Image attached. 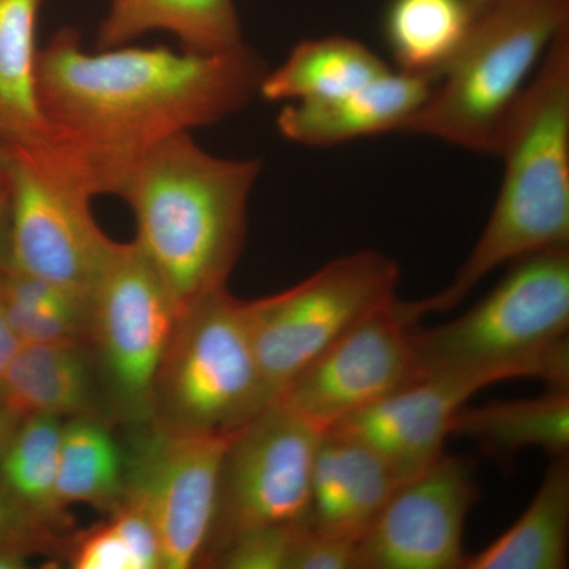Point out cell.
<instances>
[{"label": "cell", "mask_w": 569, "mask_h": 569, "mask_svg": "<svg viewBox=\"0 0 569 569\" xmlns=\"http://www.w3.org/2000/svg\"><path fill=\"white\" fill-rule=\"evenodd\" d=\"M268 66L242 43L220 52L123 47L89 52L62 28L37 59V99L52 152L96 197H118L159 142L241 111Z\"/></svg>", "instance_id": "1"}, {"label": "cell", "mask_w": 569, "mask_h": 569, "mask_svg": "<svg viewBox=\"0 0 569 569\" xmlns=\"http://www.w3.org/2000/svg\"><path fill=\"white\" fill-rule=\"evenodd\" d=\"M260 159H223L193 141L168 138L134 164L118 197L133 211L134 244L181 317L227 288L247 234L250 194Z\"/></svg>", "instance_id": "2"}, {"label": "cell", "mask_w": 569, "mask_h": 569, "mask_svg": "<svg viewBox=\"0 0 569 569\" xmlns=\"http://www.w3.org/2000/svg\"><path fill=\"white\" fill-rule=\"evenodd\" d=\"M496 156L503 176L485 230L448 287L403 301L411 323L455 309L500 266L569 247V26L519 97Z\"/></svg>", "instance_id": "3"}, {"label": "cell", "mask_w": 569, "mask_h": 569, "mask_svg": "<svg viewBox=\"0 0 569 569\" xmlns=\"http://www.w3.org/2000/svg\"><path fill=\"white\" fill-rule=\"evenodd\" d=\"M568 329L569 247L529 254L462 316L411 328L419 380L477 370L569 389Z\"/></svg>", "instance_id": "4"}, {"label": "cell", "mask_w": 569, "mask_h": 569, "mask_svg": "<svg viewBox=\"0 0 569 569\" xmlns=\"http://www.w3.org/2000/svg\"><path fill=\"white\" fill-rule=\"evenodd\" d=\"M568 26L569 0H497L479 11L426 102L399 133L496 156L509 114Z\"/></svg>", "instance_id": "5"}, {"label": "cell", "mask_w": 569, "mask_h": 569, "mask_svg": "<svg viewBox=\"0 0 569 569\" xmlns=\"http://www.w3.org/2000/svg\"><path fill=\"white\" fill-rule=\"evenodd\" d=\"M269 406L250 301L224 288L183 312L157 380L151 422L178 432L233 433Z\"/></svg>", "instance_id": "6"}, {"label": "cell", "mask_w": 569, "mask_h": 569, "mask_svg": "<svg viewBox=\"0 0 569 569\" xmlns=\"http://www.w3.org/2000/svg\"><path fill=\"white\" fill-rule=\"evenodd\" d=\"M11 176V223L7 268L39 277L91 299L118 242L100 230L96 198L47 142L3 149Z\"/></svg>", "instance_id": "7"}, {"label": "cell", "mask_w": 569, "mask_h": 569, "mask_svg": "<svg viewBox=\"0 0 569 569\" xmlns=\"http://www.w3.org/2000/svg\"><path fill=\"white\" fill-rule=\"evenodd\" d=\"M400 271L387 254L337 258L282 293L250 301L254 353L269 403L373 309L397 296Z\"/></svg>", "instance_id": "8"}, {"label": "cell", "mask_w": 569, "mask_h": 569, "mask_svg": "<svg viewBox=\"0 0 569 569\" xmlns=\"http://www.w3.org/2000/svg\"><path fill=\"white\" fill-rule=\"evenodd\" d=\"M179 316L173 299L133 242H118L89 299L88 339L104 391L126 421L148 425L157 380Z\"/></svg>", "instance_id": "9"}, {"label": "cell", "mask_w": 569, "mask_h": 569, "mask_svg": "<svg viewBox=\"0 0 569 569\" xmlns=\"http://www.w3.org/2000/svg\"><path fill=\"white\" fill-rule=\"evenodd\" d=\"M323 436L325 430L280 402L236 432L223 459L204 561L242 531L307 526L313 460Z\"/></svg>", "instance_id": "10"}, {"label": "cell", "mask_w": 569, "mask_h": 569, "mask_svg": "<svg viewBox=\"0 0 569 569\" xmlns=\"http://www.w3.org/2000/svg\"><path fill=\"white\" fill-rule=\"evenodd\" d=\"M151 425L126 458L123 498L152 519L163 569L193 568L211 545L223 459L236 432H178Z\"/></svg>", "instance_id": "11"}, {"label": "cell", "mask_w": 569, "mask_h": 569, "mask_svg": "<svg viewBox=\"0 0 569 569\" xmlns=\"http://www.w3.org/2000/svg\"><path fill=\"white\" fill-rule=\"evenodd\" d=\"M413 323L397 296L373 309L307 367L276 402L321 430L419 380Z\"/></svg>", "instance_id": "12"}, {"label": "cell", "mask_w": 569, "mask_h": 569, "mask_svg": "<svg viewBox=\"0 0 569 569\" xmlns=\"http://www.w3.org/2000/svg\"><path fill=\"white\" fill-rule=\"evenodd\" d=\"M479 498L473 466L445 452L400 482L358 542V569H463V530Z\"/></svg>", "instance_id": "13"}, {"label": "cell", "mask_w": 569, "mask_h": 569, "mask_svg": "<svg viewBox=\"0 0 569 569\" xmlns=\"http://www.w3.org/2000/svg\"><path fill=\"white\" fill-rule=\"evenodd\" d=\"M492 372H445L413 381L326 432L361 441L391 467L400 482L445 455L456 415L470 397L498 383Z\"/></svg>", "instance_id": "14"}, {"label": "cell", "mask_w": 569, "mask_h": 569, "mask_svg": "<svg viewBox=\"0 0 569 569\" xmlns=\"http://www.w3.org/2000/svg\"><path fill=\"white\" fill-rule=\"evenodd\" d=\"M399 485L376 451L353 438L325 432L313 460L307 527L358 545Z\"/></svg>", "instance_id": "15"}, {"label": "cell", "mask_w": 569, "mask_h": 569, "mask_svg": "<svg viewBox=\"0 0 569 569\" xmlns=\"http://www.w3.org/2000/svg\"><path fill=\"white\" fill-rule=\"evenodd\" d=\"M433 84L430 78L391 70L343 96L283 104L277 127L288 141L307 148L399 132L426 102Z\"/></svg>", "instance_id": "16"}, {"label": "cell", "mask_w": 569, "mask_h": 569, "mask_svg": "<svg viewBox=\"0 0 569 569\" xmlns=\"http://www.w3.org/2000/svg\"><path fill=\"white\" fill-rule=\"evenodd\" d=\"M0 399L21 419L96 413L93 373L82 343H21L0 381Z\"/></svg>", "instance_id": "17"}, {"label": "cell", "mask_w": 569, "mask_h": 569, "mask_svg": "<svg viewBox=\"0 0 569 569\" xmlns=\"http://www.w3.org/2000/svg\"><path fill=\"white\" fill-rule=\"evenodd\" d=\"M163 31L186 51L220 52L246 43L233 0H111L97 50L123 47Z\"/></svg>", "instance_id": "18"}, {"label": "cell", "mask_w": 569, "mask_h": 569, "mask_svg": "<svg viewBox=\"0 0 569 569\" xmlns=\"http://www.w3.org/2000/svg\"><path fill=\"white\" fill-rule=\"evenodd\" d=\"M569 545V455L552 458L522 516L463 569H565Z\"/></svg>", "instance_id": "19"}, {"label": "cell", "mask_w": 569, "mask_h": 569, "mask_svg": "<svg viewBox=\"0 0 569 569\" xmlns=\"http://www.w3.org/2000/svg\"><path fill=\"white\" fill-rule=\"evenodd\" d=\"M391 69L361 41L332 36L302 40L274 70L260 96L268 102L332 99L378 80Z\"/></svg>", "instance_id": "20"}, {"label": "cell", "mask_w": 569, "mask_h": 569, "mask_svg": "<svg viewBox=\"0 0 569 569\" xmlns=\"http://www.w3.org/2000/svg\"><path fill=\"white\" fill-rule=\"evenodd\" d=\"M48 0H0V146L47 140L37 99V21Z\"/></svg>", "instance_id": "21"}, {"label": "cell", "mask_w": 569, "mask_h": 569, "mask_svg": "<svg viewBox=\"0 0 569 569\" xmlns=\"http://www.w3.org/2000/svg\"><path fill=\"white\" fill-rule=\"evenodd\" d=\"M451 436L470 438L497 455L545 449L550 458L569 455V389H550L535 399L505 400L456 415Z\"/></svg>", "instance_id": "22"}, {"label": "cell", "mask_w": 569, "mask_h": 569, "mask_svg": "<svg viewBox=\"0 0 569 569\" xmlns=\"http://www.w3.org/2000/svg\"><path fill=\"white\" fill-rule=\"evenodd\" d=\"M126 492V456L97 413L63 422L56 493L63 509L84 503L111 515Z\"/></svg>", "instance_id": "23"}, {"label": "cell", "mask_w": 569, "mask_h": 569, "mask_svg": "<svg viewBox=\"0 0 569 569\" xmlns=\"http://www.w3.org/2000/svg\"><path fill=\"white\" fill-rule=\"evenodd\" d=\"M471 21L468 0H392L385 32L399 71L437 81Z\"/></svg>", "instance_id": "24"}, {"label": "cell", "mask_w": 569, "mask_h": 569, "mask_svg": "<svg viewBox=\"0 0 569 569\" xmlns=\"http://www.w3.org/2000/svg\"><path fill=\"white\" fill-rule=\"evenodd\" d=\"M63 421L29 417L0 456V482L33 518L52 529L66 526V509L56 493Z\"/></svg>", "instance_id": "25"}, {"label": "cell", "mask_w": 569, "mask_h": 569, "mask_svg": "<svg viewBox=\"0 0 569 569\" xmlns=\"http://www.w3.org/2000/svg\"><path fill=\"white\" fill-rule=\"evenodd\" d=\"M0 305L21 343L88 339V302L39 277L0 266Z\"/></svg>", "instance_id": "26"}, {"label": "cell", "mask_w": 569, "mask_h": 569, "mask_svg": "<svg viewBox=\"0 0 569 569\" xmlns=\"http://www.w3.org/2000/svg\"><path fill=\"white\" fill-rule=\"evenodd\" d=\"M306 527L276 526L242 531L209 563L223 569H290L296 545Z\"/></svg>", "instance_id": "27"}, {"label": "cell", "mask_w": 569, "mask_h": 569, "mask_svg": "<svg viewBox=\"0 0 569 569\" xmlns=\"http://www.w3.org/2000/svg\"><path fill=\"white\" fill-rule=\"evenodd\" d=\"M70 567L74 569H137L132 553L110 520L78 535L71 546Z\"/></svg>", "instance_id": "28"}, {"label": "cell", "mask_w": 569, "mask_h": 569, "mask_svg": "<svg viewBox=\"0 0 569 569\" xmlns=\"http://www.w3.org/2000/svg\"><path fill=\"white\" fill-rule=\"evenodd\" d=\"M54 530L26 511L0 482V546L39 552L54 541Z\"/></svg>", "instance_id": "29"}, {"label": "cell", "mask_w": 569, "mask_h": 569, "mask_svg": "<svg viewBox=\"0 0 569 569\" xmlns=\"http://www.w3.org/2000/svg\"><path fill=\"white\" fill-rule=\"evenodd\" d=\"M290 569H358V545L321 537L306 527L296 545Z\"/></svg>", "instance_id": "30"}, {"label": "cell", "mask_w": 569, "mask_h": 569, "mask_svg": "<svg viewBox=\"0 0 569 569\" xmlns=\"http://www.w3.org/2000/svg\"><path fill=\"white\" fill-rule=\"evenodd\" d=\"M11 176L6 156L0 159V266L7 264L9 257L11 223Z\"/></svg>", "instance_id": "31"}, {"label": "cell", "mask_w": 569, "mask_h": 569, "mask_svg": "<svg viewBox=\"0 0 569 569\" xmlns=\"http://www.w3.org/2000/svg\"><path fill=\"white\" fill-rule=\"evenodd\" d=\"M21 340L14 335L13 329L3 313L2 305H0V381L9 369L11 359L17 355Z\"/></svg>", "instance_id": "32"}, {"label": "cell", "mask_w": 569, "mask_h": 569, "mask_svg": "<svg viewBox=\"0 0 569 569\" xmlns=\"http://www.w3.org/2000/svg\"><path fill=\"white\" fill-rule=\"evenodd\" d=\"M22 419L17 417V415L6 406V402L0 399V456L6 451L7 445L10 443Z\"/></svg>", "instance_id": "33"}, {"label": "cell", "mask_w": 569, "mask_h": 569, "mask_svg": "<svg viewBox=\"0 0 569 569\" xmlns=\"http://www.w3.org/2000/svg\"><path fill=\"white\" fill-rule=\"evenodd\" d=\"M29 550L18 546H0V569H22L28 567Z\"/></svg>", "instance_id": "34"}, {"label": "cell", "mask_w": 569, "mask_h": 569, "mask_svg": "<svg viewBox=\"0 0 569 569\" xmlns=\"http://www.w3.org/2000/svg\"><path fill=\"white\" fill-rule=\"evenodd\" d=\"M493 2H497V0H468L471 11H473V17L475 14H478L479 11L488 9V7L492 6Z\"/></svg>", "instance_id": "35"}, {"label": "cell", "mask_w": 569, "mask_h": 569, "mask_svg": "<svg viewBox=\"0 0 569 569\" xmlns=\"http://www.w3.org/2000/svg\"><path fill=\"white\" fill-rule=\"evenodd\" d=\"M2 156H3V149H2V146H0V159H2Z\"/></svg>", "instance_id": "36"}]
</instances>
